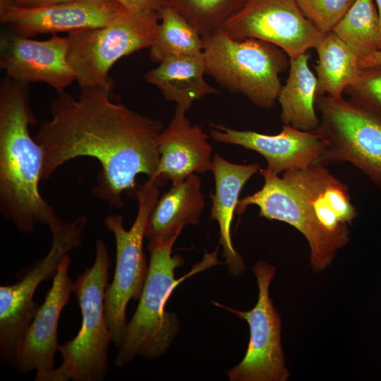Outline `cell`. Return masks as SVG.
<instances>
[{
  "mask_svg": "<svg viewBox=\"0 0 381 381\" xmlns=\"http://www.w3.org/2000/svg\"><path fill=\"white\" fill-rule=\"evenodd\" d=\"M76 99L64 91L51 104L52 118L34 135L44 152L42 181L69 160L96 159L101 165L94 196L115 208L124 193L137 198L136 176L152 179L159 162L162 123L111 99L112 88H80Z\"/></svg>",
  "mask_w": 381,
  "mask_h": 381,
  "instance_id": "cell-1",
  "label": "cell"
},
{
  "mask_svg": "<svg viewBox=\"0 0 381 381\" xmlns=\"http://www.w3.org/2000/svg\"><path fill=\"white\" fill-rule=\"evenodd\" d=\"M259 171L263 186L239 200L236 213L255 205L260 217L293 226L308 241L313 271H323L350 241L349 224L357 212L348 186L318 163L286 171L282 178L267 169Z\"/></svg>",
  "mask_w": 381,
  "mask_h": 381,
  "instance_id": "cell-2",
  "label": "cell"
},
{
  "mask_svg": "<svg viewBox=\"0 0 381 381\" xmlns=\"http://www.w3.org/2000/svg\"><path fill=\"white\" fill-rule=\"evenodd\" d=\"M37 123L26 84L8 75L0 85V210L25 234L37 224L49 230L63 221L40 193L44 152L29 126Z\"/></svg>",
  "mask_w": 381,
  "mask_h": 381,
  "instance_id": "cell-3",
  "label": "cell"
},
{
  "mask_svg": "<svg viewBox=\"0 0 381 381\" xmlns=\"http://www.w3.org/2000/svg\"><path fill=\"white\" fill-rule=\"evenodd\" d=\"M176 238L165 241H150V262L146 281L138 307L127 322L115 365L123 367L136 356L152 359L162 356L169 348L179 330V320L174 313L165 311V306L175 288L186 278L213 266L223 264L217 258V248L205 252L202 260L179 279L175 270L183 266V258L172 255Z\"/></svg>",
  "mask_w": 381,
  "mask_h": 381,
  "instance_id": "cell-4",
  "label": "cell"
},
{
  "mask_svg": "<svg viewBox=\"0 0 381 381\" xmlns=\"http://www.w3.org/2000/svg\"><path fill=\"white\" fill-rule=\"evenodd\" d=\"M95 247L93 265L78 276L73 286L82 315L80 329L73 339L59 346L63 362L49 381H101L105 377L112 341L104 308L110 260L102 240L96 241Z\"/></svg>",
  "mask_w": 381,
  "mask_h": 381,
  "instance_id": "cell-5",
  "label": "cell"
},
{
  "mask_svg": "<svg viewBox=\"0 0 381 381\" xmlns=\"http://www.w3.org/2000/svg\"><path fill=\"white\" fill-rule=\"evenodd\" d=\"M202 39L207 74L258 107H273L282 87L279 74L289 67L281 48L258 39H232L222 28Z\"/></svg>",
  "mask_w": 381,
  "mask_h": 381,
  "instance_id": "cell-6",
  "label": "cell"
},
{
  "mask_svg": "<svg viewBox=\"0 0 381 381\" xmlns=\"http://www.w3.org/2000/svg\"><path fill=\"white\" fill-rule=\"evenodd\" d=\"M159 20V12L128 11L105 26L68 32V61L80 87L112 88L111 68L123 56L150 48Z\"/></svg>",
  "mask_w": 381,
  "mask_h": 381,
  "instance_id": "cell-7",
  "label": "cell"
},
{
  "mask_svg": "<svg viewBox=\"0 0 381 381\" xmlns=\"http://www.w3.org/2000/svg\"><path fill=\"white\" fill-rule=\"evenodd\" d=\"M159 198V186L148 179L138 187V212L130 229L124 228L121 215L109 214L104 219L116 243V267L113 280L106 288L104 308L111 341L116 347L127 325V305L132 298L139 300L146 281L148 265L143 239L148 217Z\"/></svg>",
  "mask_w": 381,
  "mask_h": 381,
  "instance_id": "cell-8",
  "label": "cell"
},
{
  "mask_svg": "<svg viewBox=\"0 0 381 381\" xmlns=\"http://www.w3.org/2000/svg\"><path fill=\"white\" fill-rule=\"evenodd\" d=\"M315 108L321 114L315 133L325 145L315 163H351L381 188V116L327 95H316Z\"/></svg>",
  "mask_w": 381,
  "mask_h": 381,
  "instance_id": "cell-9",
  "label": "cell"
},
{
  "mask_svg": "<svg viewBox=\"0 0 381 381\" xmlns=\"http://www.w3.org/2000/svg\"><path fill=\"white\" fill-rule=\"evenodd\" d=\"M87 223L80 216L50 230L52 245L46 255L19 272L16 283L0 286V353L13 366L18 347L40 306L33 301L35 290L42 281L54 279L63 258L82 245Z\"/></svg>",
  "mask_w": 381,
  "mask_h": 381,
  "instance_id": "cell-10",
  "label": "cell"
},
{
  "mask_svg": "<svg viewBox=\"0 0 381 381\" xmlns=\"http://www.w3.org/2000/svg\"><path fill=\"white\" fill-rule=\"evenodd\" d=\"M258 286L255 307L243 311L213 303L247 321L250 341L242 361L226 374L231 381H286L289 372L284 364L281 343L282 321L270 297V285L276 268L260 260L253 267Z\"/></svg>",
  "mask_w": 381,
  "mask_h": 381,
  "instance_id": "cell-11",
  "label": "cell"
},
{
  "mask_svg": "<svg viewBox=\"0 0 381 381\" xmlns=\"http://www.w3.org/2000/svg\"><path fill=\"white\" fill-rule=\"evenodd\" d=\"M222 28L232 39H258L295 59L315 48L322 35L304 16L296 0H245Z\"/></svg>",
  "mask_w": 381,
  "mask_h": 381,
  "instance_id": "cell-12",
  "label": "cell"
},
{
  "mask_svg": "<svg viewBox=\"0 0 381 381\" xmlns=\"http://www.w3.org/2000/svg\"><path fill=\"white\" fill-rule=\"evenodd\" d=\"M68 51V37L55 35L37 40L15 32L5 33L0 38V66L17 82L44 83L61 92L75 80Z\"/></svg>",
  "mask_w": 381,
  "mask_h": 381,
  "instance_id": "cell-13",
  "label": "cell"
},
{
  "mask_svg": "<svg viewBox=\"0 0 381 381\" xmlns=\"http://www.w3.org/2000/svg\"><path fill=\"white\" fill-rule=\"evenodd\" d=\"M71 258L61 260L53 283L19 344L13 367L21 373L36 370L35 381H49L54 370V356L59 351L57 329L63 308L73 293L68 276Z\"/></svg>",
  "mask_w": 381,
  "mask_h": 381,
  "instance_id": "cell-14",
  "label": "cell"
},
{
  "mask_svg": "<svg viewBox=\"0 0 381 381\" xmlns=\"http://www.w3.org/2000/svg\"><path fill=\"white\" fill-rule=\"evenodd\" d=\"M128 11L115 0H78L44 6L13 5L0 11V19L15 33L30 37L103 27Z\"/></svg>",
  "mask_w": 381,
  "mask_h": 381,
  "instance_id": "cell-15",
  "label": "cell"
},
{
  "mask_svg": "<svg viewBox=\"0 0 381 381\" xmlns=\"http://www.w3.org/2000/svg\"><path fill=\"white\" fill-rule=\"evenodd\" d=\"M210 136L216 142L234 144L260 154L267 169L278 175L291 169H303L315 163L325 145L315 132L301 131L284 125L276 135L252 131H238L222 124L210 123Z\"/></svg>",
  "mask_w": 381,
  "mask_h": 381,
  "instance_id": "cell-16",
  "label": "cell"
},
{
  "mask_svg": "<svg viewBox=\"0 0 381 381\" xmlns=\"http://www.w3.org/2000/svg\"><path fill=\"white\" fill-rule=\"evenodd\" d=\"M186 111L176 105L169 124L161 133L159 162L151 181L159 187L167 181L176 186L194 174L212 170V147L209 135L198 126H193Z\"/></svg>",
  "mask_w": 381,
  "mask_h": 381,
  "instance_id": "cell-17",
  "label": "cell"
},
{
  "mask_svg": "<svg viewBox=\"0 0 381 381\" xmlns=\"http://www.w3.org/2000/svg\"><path fill=\"white\" fill-rule=\"evenodd\" d=\"M260 169L258 163L238 164L226 161L219 155L212 157L211 171L214 176L215 191L210 195L212 200L210 219L219 224L222 257L229 272L235 277L244 272L246 265L233 246L231 222L243 187Z\"/></svg>",
  "mask_w": 381,
  "mask_h": 381,
  "instance_id": "cell-18",
  "label": "cell"
},
{
  "mask_svg": "<svg viewBox=\"0 0 381 381\" xmlns=\"http://www.w3.org/2000/svg\"><path fill=\"white\" fill-rule=\"evenodd\" d=\"M201 184L194 174L159 198L146 224L145 237L149 241L177 239L185 226L199 223L205 208Z\"/></svg>",
  "mask_w": 381,
  "mask_h": 381,
  "instance_id": "cell-19",
  "label": "cell"
},
{
  "mask_svg": "<svg viewBox=\"0 0 381 381\" xmlns=\"http://www.w3.org/2000/svg\"><path fill=\"white\" fill-rule=\"evenodd\" d=\"M203 53L196 56L169 57L149 71L145 80L156 86L164 98L188 110L195 100L218 91L204 78Z\"/></svg>",
  "mask_w": 381,
  "mask_h": 381,
  "instance_id": "cell-20",
  "label": "cell"
},
{
  "mask_svg": "<svg viewBox=\"0 0 381 381\" xmlns=\"http://www.w3.org/2000/svg\"><path fill=\"white\" fill-rule=\"evenodd\" d=\"M309 53L290 59L289 73L278 96L284 125L307 132H315L320 119L315 113L318 79L310 69Z\"/></svg>",
  "mask_w": 381,
  "mask_h": 381,
  "instance_id": "cell-21",
  "label": "cell"
},
{
  "mask_svg": "<svg viewBox=\"0 0 381 381\" xmlns=\"http://www.w3.org/2000/svg\"><path fill=\"white\" fill-rule=\"evenodd\" d=\"M318 61L317 95L341 97L344 89L358 77L361 69L356 55L333 31L323 34L314 48Z\"/></svg>",
  "mask_w": 381,
  "mask_h": 381,
  "instance_id": "cell-22",
  "label": "cell"
},
{
  "mask_svg": "<svg viewBox=\"0 0 381 381\" xmlns=\"http://www.w3.org/2000/svg\"><path fill=\"white\" fill-rule=\"evenodd\" d=\"M161 23L150 47V58L160 63L167 58L196 56L203 53L204 42L198 30L175 10L162 6L159 11Z\"/></svg>",
  "mask_w": 381,
  "mask_h": 381,
  "instance_id": "cell-23",
  "label": "cell"
},
{
  "mask_svg": "<svg viewBox=\"0 0 381 381\" xmlns=\"http://www.w3.org/2000/svg\"><path fill=\"white\" fill-rule=\"evenodd\" d=\"M332 31L359 57L381 50L380 21L374 0H356Z\"/></svg>",
  "mask_w": 381,
  "mask_h": 381,
  "instance_id": "cell-24",
  "label": "cell"
},
{
  "mask_svg": "<svg viewBox=\"0 0 381 381\" xmlns=\"http://www.w3.org/2000/svg\"><path fill=\"white\" fill-rule=\"evenodd\" d=\"M195 28L202 37L221 28L242 6L245 0H160Z\"/></svg>",
  "mask_w": 381,
  "mask_h": 381,
  "instance_id": "cell-25",
  "label": "cell"
},
{
  "mask_svg": "<svg viewBox=\"0 0 381 381\" xmlns=\"http://www.w3.org/2000/svg\"><path fill=\"white\" fill-rule=\"evenodd\" d=\"M356 0H296L304 16L322 34L332 31Z\"/></svg>",
  "mask_w": 381,
  "mask_h": 381,
  "instance_id": "cell-26",
  "label": "cell"
},
{
  "mask_svg": "<svg viewBox=\"0 0 381 381\" xmlns=\"http://www.w3.org/2000/svg\"><path fill=\"white\" fill-rule=\"evenodd\" d=\"M344 92L351 102L381 116V64L361 69L357 79Z\"/></svg>",
  "mask_w": 381,
  "mask_h": 381,
  "instance_id": "cell-27",
  "label": "cell"
},
{
  "mask_svg": "<svg viewBox=\"0 0 381 381\" xmlns=\"http://www.w3.org/2000/svg\"><path fill=\"white\" fill-rule=\"evenodd\" d=\"M131 11L159 12L162 8L160 0H115Z\"/></svg>",
  "mask_w": 381,
  "mask_h": 381,
  "instance_id": "cell-28",
  "label": "cell"
},
{
  "mask_svg": "<svg viewBox=\"0 0 381 381\" xmlns=\"http://www.w3.org/2000/svg\"><path fill=\"white\" fill-rule=\"evenodd\" d=\"M358 64L360 69L381 64V50L359 57Z\"/></svg>",
  "mask_w": 381,
  "mask_h": 381,
  "instance_id": "cell-29",
  "label": "cell"
},
{
  "mask_svg": "<svg viewBox=\"0 0 381 381\" xmlns=\"http://www.w3.org/2000/svg\"><path fill=\"white\" fill-rule=\"evenodd\" d=\"M78 0H34L32 4L28 7L44 6L61 3L71 2Z\"/></svg>",
  "mask_w": 381,
  "mask_h": 381,
  "instance_id": "cell-30",
  "label": "cell"
},
{
  "mask_svg": "<svg viewBox=\"0 0 381 381\" xmlns=\"http://www.w3.org/2000/svg\"><path fill=\"white\" fill-rule=\"evenodd\" d=\"M15 5L14 0H0V11Z\"/></svg>",
  "mask_w": 381,
  "mask_h": 381,
  "instance_id": "cell-31",
  "label": "cell"
},
{
  "mask_svg": "<svg viewBox=\"0 0 381 381\" xmlns=\"http://www.w3.org/2000/svg\"><path fill=\"white\" fill-rule=\"evenodd\" d=\"M34 0H14V4L17 6L28 7Z\"/></svg>",
  "mask_w": 381,
  "mask_h": 381,
  "instance_id": "cell-32",
  "label": "cell"
},
{
  "mask_svg": "<svg viewBox=\"0 0 381 381\" xmlns=\"http://www.w3.org/2000/svg\"><path fill=\"white\" fill-rule=\"evenodd\" d=\"M377 6V11L380 17V28H381V0H375Z\"/></svg>",
  "mask_w": 381,
  "mask_h": 381,
  "instance_id": "cell-33",
  "label": "cell"
}]
</instances>
